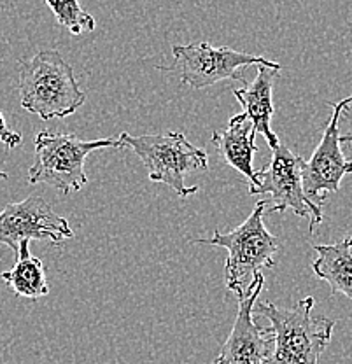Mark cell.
I'll list each match as a JSON object with an SVG mask.
<instances>
[{
    "instance_id": "cell-1",
    "label": "cell",
    "mask_w": 352,
    "mask_h": 364,
    "mask_svg": "<svg viewBox=\"0 0 352 364\" xmlns=\"http://www.w3.org/2000/svg\"><path fill=\"white\" fill-rule=\"evenodd\" d=\"M312 296L300 299L291 309H281L272 301L255 305L252 316L265 317L274 333V345L263 364H319L321 354L331 341L335 321L312 316Z\"/></svg>"
},
{
    "instance_id": "cell-2",
    "label": "cell",
    "mask_w": 352,
    "mask_h": 364,
    "mask_svg": "<svg viewBox=\"0 0 352 364\" xmlns=\"http://www.w3.org/2000/svg\"><path fill=\"white\" fill-rule=\"evenodd\" d=\"M20 98L25 111L41 119L67 117L86 102L75 81L74 70L55 49L39 51L30 60H20Z\"/></svg>"
},
{
    "instance_id": "cell-3",
    "label": "cell",
    "mask_w": 352,
    "mask_h": 364,
    "mask_svg": "<svg viewBox=\"0 0 352 364\" xmlns=\"http://www.w3.org/2000/svg\"><path fill=\"white\" fill-rule=\"evenodd\" d=\"M270 202L260 200L251 215L230 233L214 231L212 238H196L195 244L218 245L228 250L225 263L226 289L240 298L251 286L256 273L261 268H274V254L279 250L277 238L265 226V214Z\"/></svg>"
},
{
    "instance_id": "cell-4",
    "label": "cell",
    "mask_w": 352,
    "mask_h": 364,
    "mask_svg": "<svg viewBox=\"0 0 352 364\" xmlns=\"http://www.w3.org/2000/svg\"><path fill=\"white\" fill-rule=\"evenodd\" d=\"M105 147H123L119 139L81 140L72 134L43 130L36 135V159L28 170L30 184H49L62 195L81 191L88 184L85 161L90 153Z\"/></svg>"
},
{
    "instance_id": "cell-5",
    "label": "cell",
    "mask_w": 352,
    "mask_h": 364,
    "mask_svg": "<svg viewBox=\"0 0 352 364\" xmlns=\"http://www.w3.org/2000/svg\"><path fill=\"white\" fill-rule=\"evenodd\" d=\"M123 147H130L147 168V176L153 182L170 186L177 196L198 193V186H186V173L191 170L209 168L206 151L193 146L181 132H169L161 135H130L123 132L119 136Z\"/></svg>"
},
{
    "instance_id": "cell-6",
    "label": "cell",
    "mask_w": 352,
    "mask_h": 364,
    "mask_svg": "<svg viewBox=\"0 0 352 364\" xmlns=\"http://www.w3.org/2000/svg\"><path fill=\"white\" fill-rule=\"evenodd\" d=\"M174 62L170 65H158V70L172 72L179 75L183 85H189L195 90L214 86L226 79H238L245 85V67L267 65L277 67L279 63L270 62L265 56L249 55L235 51L232 48H214L209 43L177 44L172 48Z\"/></svg>"
},
{
    "instance_id": "cell-7",
    "label": "cell",
    "mask_w": 352,
    "mask_h": 364,
    "mask_svg": "<svg viewBox=\"0 0 352 364\" xmlns=\"http://www.w3.org/2000/svg\"><path fill=\"white\" fill-rule=\"evenodd\" d=\"M305 159L293 153L286 144L272 149V159L263 170L256 172V181L249 184V195H270L268 212L291 210L298 218H309V231L312 233L323 223V207L310 202L304 193L302 170Z\"/></svg>"
},
{
    "instance_id": "cell-8",
    "label": "cell",
    "mask_w": 352,
    "mask_h": 364,
    "mask_svg": "<svg viewBox=\"0 0 352 364\" xmlns=\"http://www.w3.org/2000/svg\"><path fill=\"white\" fill-rule=\"evenodd\" d=\"M74 237L65 218L56 214L46 200L37 195L16 203H7L0 212V244L18 254L23 240H46L62 244Z\"/></svg>"
},
{
    "instance_id": "cell-9",
    "label": "cell",
    "mask_w": 352,
    "mask_h": 364,
    "mask_svg": "<svg viewBox=\"0 0 352 364\" xmlns=\"http://www.w3.org/2000/svg\"><path fill=\"white\" fill-rule=\"evenodd\" d=\"M352 102L351 97L340 102H328L333 109L319 146L314 151L312 158L304 163L302 170V184L306 198L312 203L323 207L326 193H336L340 189V182L346 176L352 173V161L346 159L342 151V144L338 139V119L340 112L346 105Z\"/></svg>"
},
{
    "instance_id": "cell-10",
    "label": "cell",
    "mask_w": 352,
    "mask_h": 364,
    "mask_svg": "<svg viewBox=\"0 0 352 364\" xmlns=\"http://www.w3.org/2000/svg\"><path fill=\"white\" fill-rule=\"evenodd\" d=\"M263 273H256L251 286L238 299V312L228 340L223 343L214 364H263L274 345L270 328H261L252 316L256 299L263 289Z\"/></svg>"
},
{
    "instance_id": "cell-11",
    "label": "cell",
    "mask_w": 352,
    "mask_h": 364,
    "mask_svg": "<svg viewBox=\"0 0 352 364\" xmlns=\"http://www.w3.org/2000/svg\"><path fill=\"white\" fill-rule=\"evenodd\" d=\"M256 70H258V74H256L255 81L245 82L244 88L233 90V95L238 104L242 105V109H244L245 116L251 119L256 135H263L267 139L268 146L275 149L281 142H279V136L270 128L272 116H274L272 93H274V82L277 79L281 65H258Z\"/></svg>"
},
{
    "instance_id": "cell-12",
    "label": "cell",
    "mask_w": 352,
    "mask_h": 364,
    "mask_svg": "<svg viewBox=\"0 0 352 364\" xmlns=\"http://www.w3.org/2000/svg\"><path fill=\"white\" fill-rule=\"evenodd\" d=\"M256 132L251 119L244 112L230 117L226 130H215L210 142L218 147L221 156L230 166L249 179V184L256 181V170L252 168V158L258 153Z\"/></svg>"
},
{
    "instance_id": "cell-13",
    "label": "cell",
    "mask_w": 352,
    "mask_h": 364,
    "mask_svg": "<svg viewBox=\"0 0 352 364\" xmlns=\"http://www.w3.org/2000/svg\"><path fill=\"white\" fill-rule=\"evenodd\" d=\"M352 233L331 245H314L317 257L312 270L321 280L329 284L331 294H343L352 299Z\"/></svg>"
},
{
    "instance_id": "cell-14",
    "label": "cell",
    "mask_w": 352,
    "mask_h": 364,
    "mask_svg": "<svg viewBox=\"0 0 352 364\" xmlns=\"http://www.w3.org/2000/svg\"><path fill=\"white\" fill-rule=\"evenodd\" d=\"M28 245V240L21 242L16 254V263L11 270L0 273V279L20 298H44L49 294L46 268L39 257L30 254Z\"/></svg>"
},
{
    "instance_id": "cell-15",
    "label": "cell",
    "mask_w": 352,
    "mask_h": 364,
    "mask_svg": "<svg viewBox=\"0 0 352 364\" xmlns=\"http://www.w3.org/2000/svg\"><path fill=\"white\" fill-rule=\"evenodd\" d=\"M44 2L48 4L58 25L69 30L72 36L93 32L97 26L95 18L82 9L79 0H44Z\"/></svg>"
},
{
    "instance_id": "cell-16",
    "label": "cell",
    "mask_w": 352,
    "mask_h": 364,
    "mask_svg": "<svg viewBox=\"0 0 352 364\" xmlns=\"http://www.w3.org/2000/svg\"><path fill=\"white\" fill-rule=\"evenodd\" d=\"M338 139L340 144L352 142V102L342 109L338 119Z\"/></svg>"
},
{
    "instance_id": "cell-17",
    "label": "cell",
    "mask_w": 352,
    "mask_h": 364,
    "mask_svg": "<svg viewBox=\"0 0 352 364\" xmlns=\"http://www.w3.org/2000/svg\"><path fill=\"white\" fill-rule=\"evenodd\" d=\"M0 142H2L7 149H14V147H18L21 144V135L7 127L2 111H0Z\"/></svg>"
},
{
    "instance_id": "cell-18",
    "label": "cell",
    "mask_w": 352,
    "mask_h": 364,
    "mask_svg": "<svg viewBox=\"0 0 352 364\" xmlns=\"http://www.w3.org/2000/svg\"><path fill=\"white\" fill-rule=\"evenodd\" d=\"M7 179H9V176H7L4 170H0V181H7Z\"/></svg>"
},
{
    "instance_id": "cell-19",
    "label": "cell",
    "mask_w": 352,
    "mask_h": 364,
    "mask_svg": "<svg viewBox=\"0 0 352 364\" xmlns=\"http://www.w3.org/2000/svg\"><path fill=\"white\" fill-rule=\"evenodd\" d=\"M349 250H351V254H352V242H351V249Z\"/></svg>"
}]
</instances>
